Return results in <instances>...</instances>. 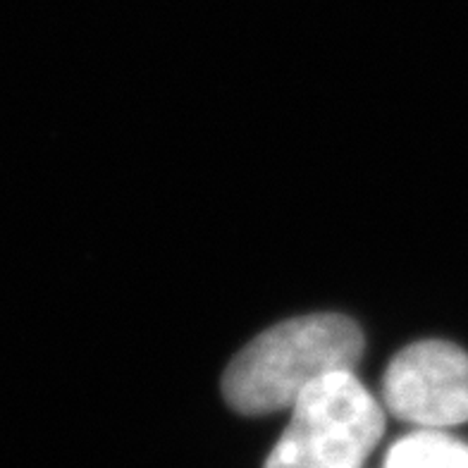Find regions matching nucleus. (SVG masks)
<instances>
[{
	"label": "nucleus",
	"instance_id": "obj_1",
	"mask_svg": "<svg viewBox=\"0 0 468 468\" xmlns=\"http://www.w3.org/2000/svg\"><path fill=\"white\" fill-rule=\"evenodd\" d=\"M361 354L364 335L346 315L292 318L268 327L232 358L222 395L244 416L282 411L323 376L354 368Z\"/></svg>",
	"mask_w": 468,
	"mask_h": 468
},
{
	"label": "nucleus",
	"instance_id": "obj_3",
	"mask_svg": "<svg viewBox=\"0 0 468 468\" xmlns=\"http://www.w3.org/2000/svg\"><path fill=\"white\" fill-rule=\"evenodd\" d=\"M382 404L419 428L468 423V354L440 339L401 349L382 378Z\"/></svg>",
	"mask_w": 468,
	"mask_h": 468
},
{
	"label": "nucleus",
	"instance_id": "obj_4",
	"mask_svg": "<svg viewBox=\"0 0 468 468\" xmlns=\"http://www.w3.org/2000/svg\"><path fill=\"white\" fill-rule=\"evenodd\" d=\"M385 468H468V444L442 431L420 428L392 444Z\"/></svg>",
	"mask_w": 468,
	"mask_h": 468
},
{
	"label": "nucleus",
	"instance_id": "obj_2",
	"mask_svg": "<svg viewBox=\"0 0 468 468\" xmlns=\"http://www.w3.org/2000/svg\"><path fill=\"white\" fill-rule=\"evenodd\" d=\"M385 432V411L351 370L323 376L292 404L263 468H361Z\"/></svg>",
	"mask_w": 468,
	"mask_h": 468
}]
</instances>
